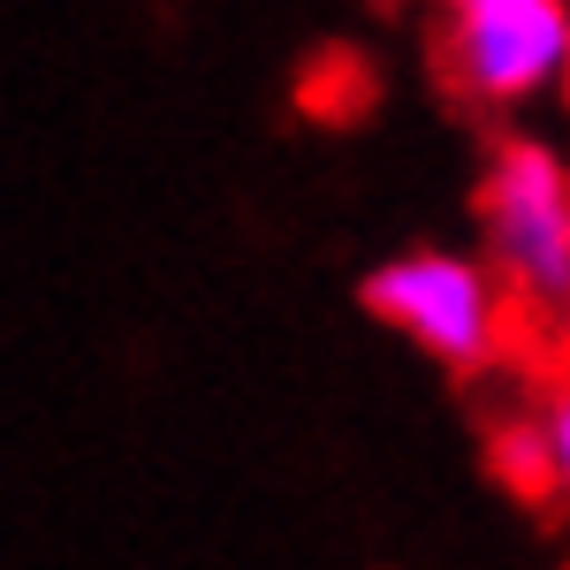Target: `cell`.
<instances>
[{"mask_svg":"<svg viewBox=\"0 0 570 570\" xmlns=\"http://www.w3.org/2000/svg\"><path fill=\"white\" fill-rule=\"evenodd\" d=\"M487 266L518 312H548L570 297V160L548 137H502L480 183Z\"/></svg>","mask_w":570,"mask_h":570,"instance_id":"6da1fadb","label":"cell"},{"mask_svg":"<svg viewBox=\"0 0 570 570\" xmlns=\"http://www.w3.org/2000/svg\"><path fill=\"white\" fill-rule=\"evenodd\" d=\"M365 312L411 335L449 373H480L510 343V297L487 259L464 252H403L365 274Z\"/></svg>","mask_w":570,"mask_h":570,"instance_id":"7a4b0ae2","label":"cell"},{"mask_svg":"<svg viewBox=\"0 0 570 570\" xmlns=\"http://www.w3.org/2000/svg\"><path fill=\"white\" fill-rule=\"evenodd\" d=\"M449 85L480 107H525L570 77V0H449Z\"/></svg>","mask_w":570,"mask_h":570,"instance_id":"3957f363","label":"cell"},{"mask_svg":"<svg viewBox=\"0 0 570 570\" xmlns=\"http://www.w3.org/2000/svg\"><path fill=\"white\" fill-rule=\"evenodd\" d=\"M532 419V441H540V472H548V502H563L570 510V373H556L548 389H540V411Z\"/></svg>","mask_w":570,"mask_h":570,"instance_id":"277c9868","label":"cell"},{"mask_svg":"<svg viewBox=\"0 0 570 570\" xmlns=\"http://www.w3.org/2000/svg\"><path fill=\"white\" fill-rule=\"evenodd\" d=\"M494 464H502V487L525 494V502H548V472H540V441H532V419H510L502 441H494Z\"/></svg>","mask_w":570,"mask_h":570,"instance_id":"5b68a950","label":"cell"},{"mask_svg":"<svg viewBox=\"0 0 570 570\" xmlns=\"http://www.w3.org/2000/svg\"><path fill=\"white\" fill-rule=\"evenodd\" d=\"M548 320H556V365H563V373H570V297H563V305H556V312H548Z\"/></svg>","mask_w":570,"mask_h":570,"instance_id":"8992f818","label":"cell"},{"mask_svg":"<svg viewBox=\"0 0 570 570\" xmlns=\"http://www.w3.org/2000/svg\"><path fill=\"white\" fill-rule=\"evenodd\" d=\"M563 91H570V77H563Z\"/></svg>","mask_w":570,"mask_h":570,"instance_id":"52a82bcc","label":"cell"}]
</instances>
